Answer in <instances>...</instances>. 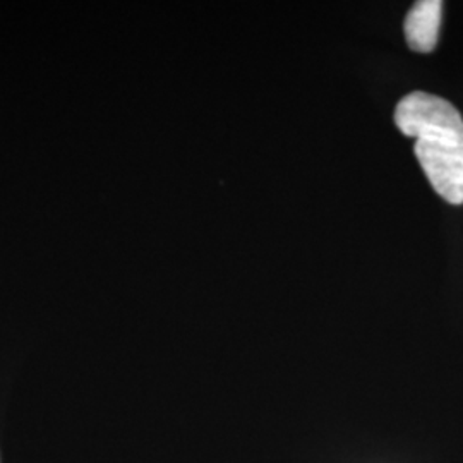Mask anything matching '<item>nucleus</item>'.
<instances>
[{
    "label": "nucleus",
    "instance_id": "obj_1",
    "mask_svg": "<svg viewBox=\"0 0 463 463\" xmlns=\"http://www.w3.org/2000/svg\"><path fill=\"white\" fill-rule=\"evenodd\" d=\"M395 124L400 133L415 143H438L463 146V118L460 112L436 95L414 91L398 101Z\"/></svg>",
    "mask_w": 463,
    "mask_h": 463
},
{
    "label": "nucleus",
    "instance_id": "obj_2",
    "mask_svg": "<svg viewBox=\"0 0 463 463\" xmlns=\"http://www.w3.org/2000/svg\"><path fill=\"white\" fill-rule=\"evenodd\" d=\"M414 151L434 191L449 204H463V146L415 143Z\"/></svg>",
    "mask_w": 463,
    "mask_h": 463
},
{
    "label": "nucleus",
    "instance_id": "obj_3",
    "mask_svg": "<svg viewBox=\"0 0 463 463\" xmlns=\"http://www.w3.org/2000/svg\"><path fill=\"white\" fill-rule=\"evenodd\" d=\"M443 2L420 0L415 2L405 17V38L409 47L419 53H430L436 49L441 30Z\"/></svg>",
    "mask_w": 463,
    "mask_h": 463
}]
</instances>
